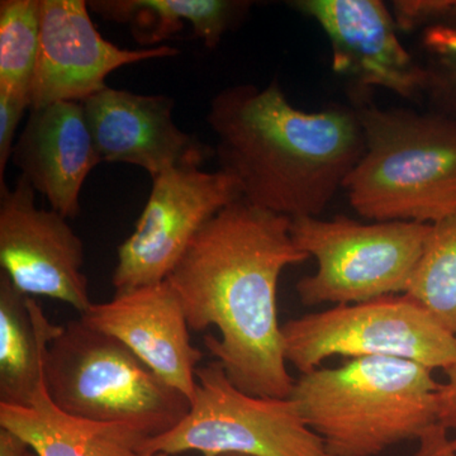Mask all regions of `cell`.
I'll use <instances>...</instances> for the list:
<instances>
[{
    "instance_id": "obj_1",
    "label": "cell",
    "mask_w": 456,
    "mask_h": 456,
    "mask_svg": "<svg viewBox=\"0 0 456 456\" xmlns=\"http://www.w3.org/2000/svg\"><path fill=\"white\" fill-rule=\"evenodd\" d=\"M292 220L239 200L198 232L167 279L189 329L217 327L207 350L240 391L289 398L294 378L284 358L277 290L288 266L310 259L297 248Z\"/></svg>"
},
{
    "instance_id": "obj_2",
    "label": "cell",
    "mask_w": 456,
    "mask_h": 456,
    "mask_svg": "<svg viewBox=\"0 0 456 456\" xmlns=\"http://www.w3.org/2000/svg\"><path fill=\"white\" fill-rule=\"evenodd\" d=\"M215 154L242 200L290 220L320 217L364 154L355 107L305 112L278 80L237 84L209 103Z\"/></svg>"
},
{
    "instance_id": "obj_3",
    "label": "cell",
    "mask_w": 456,
    "mask_h": 456,
    "mask_svg": "<svg viewBox=\"0 0 456 456\" xmlns=\"http://www.w3.org/2000/svg\"><path fill=\"white\" fill-rule=\"evenodd\" d=\"M440 387L419 362L370 356L299 375L289 398L332 456H378L439 424Z\"/></svg>"
},
{
    "instance_id": "obj_4",
    "label": "cell",
    "mask_w": 456,
    "mask_h": 456,
    "mask_svg": "<svg viewBox=\"0 0 456 456\" xmlns=\"http://www.w3.org/2000/svg\"><path fill=\"white\" fill-rule=\"evenodd\" d=\"M364 154L345 183L373 222L435 224L456 213V118L406 108L355 107Z\"/></svg>"
},
{
    "instance_id": "obj_5",
    "label": "cell",
    "mask_w": 456,
    "mask_h": 456,
    "mask_svg": "<svg viewBox=\"0 0 456 456\" xmlns=\"http://www.w3.org/2000/svg\"><path fill=\"white\" fill-rule=\"evenodd\" d=\"M50 398L66 413L134 426L155 437L179 424L191 401L112 336L73 320L45 359Z\"/></svg>"
},
{
    "instance_id": "obj_6",
    "label": "cell",
    "mask_w": 456,
    "mask_h": 456,
    "mask_svg": "<svg viewBox=\"0 0 456 456\" xmlns=\"http://www.w3.org/2000/svg\"><path fill=\"white\" fill-rule=\"evenodd\" d=\"M432 224L332 220H292L297 248L314 257V274L296 285L305 305H354L406 293L424 253Z\"/></svg>"
},
{
    "instance_id": "obj_7",
    "label": "cell",
    "mask_w": 456,
    "mask_h": 456,
    "mask_svg": "<svg viewBox=\"0 0 456 456\" xmlns=\"http://www.w3.org/2000/svg\"><path fill=\"white\" fill-rule=\"evenodd\" d=\"M189 412L178 425L141 444L137 454L332 456L290 398L240 391L220 362L197 369Z\"/></svg>"
},
{
    "instance_id": "obj_8",
    "label": "cell",
    "mask_w": 456,
    "mask_h": 456,
    "mask_svg": "<svg viewBox=\"0 0 456 456\" xmlns=\"http://www.w3.org/2000/svg\"><path fill=\"white\" fill-rule=\"evenodd\" d=\"M284 358L301 374L332 356L395 358L446 370L456 338L406 294L340 305L281 323Z\"/></svg>"
},
{
    "instance_id": "obj_9",
    "label": "cell",
    "mask_w": 456,
    "mask_h": 456,
    "mask_svg": "<svg viewBox=\"0 0 456 456\" xmlns=\"http://www.w3.org/2000/svg\"><path fill=\"white\" fill-rule=\"evenodd\" d=\"M189 161L152 178L134 232L119 245L112 283L116 293L163 283L209 221L241 200L235 180Z\"/></svg>"
},
{
    "instance_id": "obj_10",
    "label": "cell",
    "mask_w": 456,
    "mask_h": 456,
    "mask_svg": "<svg viewBox=\"0 0 456 456\" xmlns=\"http://www.w3.org/2000/svg\"><path fill=\"white\" fill-rule=\"evenodd\" d=\"M22 176L0 183V266L20 293L47 297L86 314L94 303L83 273L84 245L68 218L36 206Z\"/></svg>"
},
{
    "instance_id": "obj_11",
    "label": "cell",
    "mask_w": 456,
    "mask_h": 456,
    "mask_svg": "<svg viewBox=\"0 0 456 456\" xmlns=\"http://www.w3.org/2000/svg\"><path fill=\"white\" fill-rule=\"evenodd\" d=\"M288 4L320 26L331 47L332 69L359 93L379 88L411 102L425 97V66L399 40L386 3L296 0Z\"/></svg>"
},
{
    "instance_id": "obj_12",
    "label": "cell",
    "mask_w": 456,
    "mask_h": 456,
    "mask_svg": "<svg viewBox=\"0 0 456 456\" xmlns=\"http://www.w3.org/2000/svg\"><path fill=\"white\" fill-rule=\"evenodd\" d=\"M40 50L33 77L31 108L57 102L82 103L107 88L123 66L179 55L175 47L122 49L106 40L84 0H40Z\"/></svg>"
},
{
    "instance_id": "obj_13",
    "label": "cell",
    "mask_w": 456,
    "mask_h": 456,
    "mask_svg": "<svg viewBox=\"0 0 456 456\" xmlns=\"http://www.w3.org/2000/svg\"><path fill=\"white\" fill-rule=\"evenodd\" d=\"M121 341L159 378L191 401L202 351L191 342L187 316L169 281L114 294L80 316Z\"/></svg>"
},
{
    "instance_id": "obj_14",
    "label": "cell",
    "mask_w": 456,
    "mask_h": 456,
    "mask_svg": "<svg viewBox=\"0 0 456 456\" xmlns=\"http://www.w3.org/2000/svg\"><path fill=\"white\" fill-rule=\"evenodd\" d=\"M82 106L102 163L134 165L155 178L189 161L203 164L211 152L175 125L167 95L107 86Z\"/></svg>"
},
{
    "instance_id": "obj_15",
    "label": "cell",
    "mask_w": 456,
    "mask_h": 456,
    "mask_svg": "<svg viewBox=\"0 0 456 456\" xmlns=\"http://www.w3.org/2000/svg\"><path fill=\"white\" fill-rule=\"evenodd\" d=\"M11 161L51 209L68 220L77 217L84 183L102 163L82 103L31 108Z\"/></svg>"
},
{
    "instance_id": "obj_16",
    "label": "cell",
    "mask_w": 456,
    "mask_h": 456,
    "mask_svg": "<svg viewBox=\"0 0 456 456\" xmlns=\"http://www.w3.org/2000/svg\"><path fill=\"white\" fill-rule=\"evenodd\" d=\"M0 428L25 440L38 456H134L149 436L125 424H104L66 413L42 384L31 406L0 403Z\"/></svg>"
},
{
    "instance_id": "obj_17",
    "label": "cell",
    "mask_w": 456,
    "mask_h": 456,
    "mask_svg": "<svg viewBox=\"0 0 456 456\" xmlns=\"http://www.w3.org/2000/svg\"><path fill=\"white\" fill-rule=\"evenodd\" d=\"M64 326L0 274V403L31 406L45 383V359Z\"/></svg>"
},
{
    "instance_id": "obj_18",
    "label": "cell",
    "mask_w": 456,
    "mask_h": 456,
    "mask_svg": "<svg viewBox=\"0 0 456 456\" xmlns=\"http://www.w3.org/2000/svg\"><path fill=\"white\" fill-rule=\"evenodd\" d=\"M88 7L102 20L130 28L134 40L155 47L191 27L208 49L220 45L248 16V0H90ZM160 46V45H159Z\"/></svg>"
},
{
    "instance_id": "obj_19",
    "label": "cell",
    "mask_w": 456,
    "mask_h": 456,
    "mask_svg": "<svg viewBox=\"0 0 456 456\" xmlns=\"http://www.w3.org/2000/svg\"><path fill=\"white\" fill-rule=\"evenodd\" d=\"M404 294L456 338V213L432 224Z\"/></svg>"
},
{
    "instance_id": "obj_20",
    "label": "cell",
    "mask_w": 456,
    "mask_h": 456,
    "mask_svg": "<svg viewBox=\"0 0 456 456\" xmlns=\"http://www.w3.org/2000/svg\"><path fill=\"white\" fill-rule=\"evenodd\" d=\"M40 33V0L0 2V93L31 103Z\"/></svg>"
},
{
    "instance_id": "obj_21",
    "label": "cell",
    "mask_w": 456,
    "mask_h": 456,
    "mask_svg": "<svg viewBox=\"0 0 456 456\" xmlns=\"http://www.w3.org/2000/svg\"><path fill=\"white\" fill-rule=\"evenodd\" d=\"M419 33L428 110L456 118V0Z\"/></svg>"
},
{
    "instance_id": "obj_22",
    "label": "cell",
    "mask_w": 456,
    "mask_h": 456,
    "mask_svg": "<svg viewBox=\"0 0 456 456\" xmlns=\"http://www.w3.org/2000/svg\"><path fill=\"white\" fill-rule=\"evenodd\" d=\"M452 0H395L391 11L401 32H421L443 16Z\"/></svg>"
},
{
    "instance_id": "obj_23",
    "label": "cell",
    "mask_w": 456,
    "mask_h": 456,
    "mask_svg": "<svg viewBox=\"0 0 456 456\" xmlns=\"http://www.w3.org/2000/svg\"><path fill=\"white\" fill-rule=\"evenodd\" d=\"M27 110H31V103L26 99L0 93V183H4V173L16 145L18 127Z\"/></svg>"
},
{
    "instance_id": "obj_24",
    "label": "cell",
    "mask_w": 456,
    "mask_h": 456,
    "mask_svg": "<svg viewBox=\"0 0 456 456\" xmlns=\"http://www.w3.org/2000/svg\"><path fill=\"white\" fill-rule=\"evenodd\" d=\"M444 371L448 380L437 392V422L445 430H456V359Z\"/></svg>"
},
{
    "instance_id": "obj_25",
    "label": "cell",
    "mask_w": 456,
    "mask_h": 456,
    "mask_svg": "<svg viewBox=\"0 0 456 456\" xmlns=\"http://www.w3.org/2000/svg\"><path fill=\"white\" fill-rule=\"evenodd\" d=\"M419 441L415 456H456L449 450L448 430L439 424L432 426Z\"/></svg>"
},
{
    "instance_id": "obj_26",
    "label": "cell",
    "mask_w": 456,
    "mask_h": 456,
    "mask_svg": "<svg viewBox=\"0 0 456 456\" xmlns=\"http://www.w3.org/2000/svg\"><path fill=\"white\" fill-rule=\"evenodd\" d=\"M0 456H38L31 445L13 432L0 428Z\"/></svg>"
},
{
    "instance_id": "obj_27",
    "label": "cell",
    "mask_w": 456,
    "mask_h": 456,
    "mask_svg": "<svg viewBox=\"0 0 456 456\" xmlns=\"http://www.w3.org/2000/svg\"><path fill=\"white\" fill-rule=\"evenodd\" d=\"M449 450L450 452H455L456 454V439L449 441Z\"/></svg>"
},
{
    "instance_id": "obj_28",
    "label": "cell",
    "mask_w": 456,
    "mask_h": 456,
    "mask_svg": "<svg viewBox=\"0 0 456 456\" xmlns=\"http://www.w3.org/2000/svg\"><path fill=\"white\" fill-rule=\"evenodd\" d=\"M134 456H173V455H167V454H163V452H158V454H151V455L136 454Z\"/></svg>"
},
{
    "instance_id": "obj_29",
    "label": "cell",
    "mask_w": 456,
    "mask_h": 456,
    "mask_svg": "<svg viewBox=\"0 0 456 456\" xmlns=\"http://www.w3.org/2000/svg\"><path fill=\"white\" fill-rule=\"evenodd\" d=\"M221 456H248V455H240V454H224Z\"/></svg>"
}]
</instances>
